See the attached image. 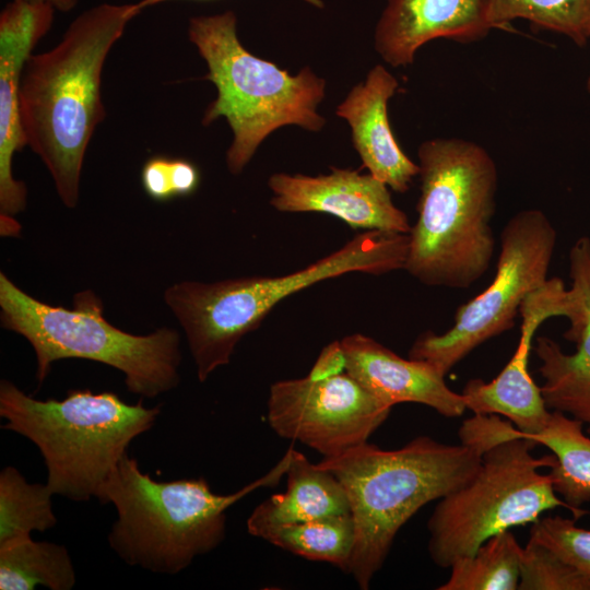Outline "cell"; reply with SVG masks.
<instances>
[{"mask_svg":"<svg viewBox=\"0 0 590 590\" xmlns=\"http://www.w3.org/2000/svg\"><path fill=\"white\" fill-rule=\"evenodd\" d=\"M270 204L281 212H320L352 228L409 234L406 214L392 201L389 187L358 170L332 168L328 175L278 173L268 180Z\"/></svg>","mask_w":590,"mask_h":590,"instance_id":"14","label":"cell"},{"mask_svg":"<svg viewBox=\"0 0 590 590\" xmlns=\"http://www.w3.org/2000/svg\"><path fill=\"white\" fill-rule=\"evenodd\" d=\"M160 414V405L129 404L111 391L73 389L61 400H38L10 380L0 381L1 427L37 447L47 486L73 502L97 498L130 444Z\"/></svg>","mask_w":590,"mask_h":590,"instance_id":"7","label":"cell"},{"mask_svg":"<svg viewBox=\"0 0 590 590\" xmlns=\"http://www.w3.org/2000/svg\"><path fill=\"white\" fill-rule=\"evenodd\" d=\"M398 85V80L377 64L351 90L335 114L349 122L363 167L393 191L405 192L420 166L402 151L389 123L388 102Z\"/></svg>","mask_w":590,"mask_h":590,"instance_id":"18","label":"cell"},{"mask_svg":"<svg viewBox=\"0 0 590 590\" xmlns=\"http://www.w3.org/2000/svg\"><path fill=\"white\" fill-rule=\"evenodd\" d=\"M75 582L73 562L62 544L30 536L0 547L1 590H70Z\"/></svg>","mask_w":590,"mask_h":590,"instance_id":"21","label":"cell"},{"mask_svg":"<svg viewBox=\"0 0 590 590\" xmlns=\"http://www.w3.org/2000/svg\"><path fill=\"white\" fill-rule=\"evenodd\" d=\"M346 371L320 380L286 379L270 387L269 426L323 458L367 442L391 412Z\"/></svg>","mask_w":590,"mask_h":590,"instance_id":"11","label":"cell"},{"mask_svg":"<svg viewBox=\"0 0 590 590\" xmlns=\"http://www.w3.org/2000/svg\"><path fill=\"white\" fill-rule=\"evenodd\" d=\"M483 452L473 442L449 445L418 436L396 450L367 441L318 462L346 493L354 523L346 573L361 589L369 588L404 523L424 505L468 483Z\"/></svg>","mask_w":590,"mask_h":590,"instance_id":"3","label":"cell"},{"mask_svg":"<svg viewBox=\"0 0 590 590\" xmlns=\"http://www.w3.org/2000/svg\"><path fill=\"white\" fill-rule=\"evenodd\" d=\"M519 436L545 446L556 457L550 475L557 495L570 507L581 509L590 502V436L583 424L563 412L551 411L544 428L536 434Z\"/></svg>","mask_w":590,"mask_h":590,"instance_id":"20","label":"cell"},{"mask_svg":"<svg viewBox=\"0 0 590 590\" xmlns=\"http://www.w3.org/2000/svg\"><path fill=\"white\" fill-rule=\"evenodd\" d=\"M586 3L587 0H488V15L494 28L508 31L511 21L523 19L583 45L588 39Z\"/></svg>","mask_w":590,"mask_h":590,"instance_id":"25","label":"cell"},{"mask_svg":"<svg viewBox=\"0 0 590 590\" xmlns=\"http://www.w3.org/2000/svg\"><path fill=\"white\" fill-rule=\"evenodd\" d=\"M519 590H590V581L547 546L528 541L522 550Z\"/></svg>","mask_w":590,"mask_h":590,"instance_id":"26","label":"cell"},{"mask_svg":"<svg viewBox=\"0 0 590 590\" xmlns=\"http://www.w3.org/2000/svg\"><path fill=\"white\" fill-rule=\"evenodd\" d=\"M56 9L45 2L11 0L0 12V215L26 206V187L13 177L15 153L26 145L21 115L20 85L33 48L49 32Z\"/></svg>","mask_w":590,"mask_h":590,"instance_id":"13","label":"cell"},{"mask_svg":"<svg viewBox=\"0 0 590 590\" xmlns=\"http://www.w3.org/2000/svg\"><path fill=\"white\" fill-rule=\"evenodd\" d=\"M345 368L344 350L341 341L337 340L321 350L307 377L312 380L326 379L344 373Z\"/></svg>","mask_w":590,"mask_h":590,"instance_id":"29","label":"cell"},{"mask_svg":"<svg viewBox=\"0 0 590 590\" xmlns=\"http://www.w3.org/2000/svg\"><path fill=\"white\" fill-rule=\"evenodd\" d=\"M409 235L366 231L343 247L281 276H243L203 283L181 281L163 295L181 326L197 378L205 381L231 362L236 345L287 296L346 273L380 275L404 269Z\"/></svg>","mask_w":590,"mask_h":590,"instance_id":"5","label":"cell"},{"mask_svg":"<svg viewBox=\"0 0 590 590\" xmlns=\"http://www.w3.org/2000/svg\"><path fill=\"white\" fill-rule=\"evenodd\" d=\"M345 371L388 406L420 403L446 417L461 416L467 409L461 393L452 391L436 367L403 358L375 339L353 333L341 340Z\"/></svg>","mask_w":590,"mask_h":590,"instance_id":"17","label":"cell"},{"mask_svg":"<svg viewBox=\"0 0 590 590\" xmlns=\"http://www.w3.org/2000/svg\"><path fill=\"white\" fill-rule=\"evenodd\" d=\"M286 475V491L268 497L248 517L249 534L256 536L271 526L350 514L349 499L339 479L294 448Z\"/></svg>","mask_w":590,"mask_h":590,"instance_id":"19","label":"cell"},{"mask_svg":"<svg viewBox=\"0 0 590 590\" xmlns=\"http://www.w3.org/2000/svg\"><path fill=\"white\" fill-rule=\"evenodd\" d=\"M523 547L510 530L487 539L472 555L457 559L438 590H517Z\"/></svg>","mask_w":590,"mask_h":590,"instance_id":"23","label":"cell"},{"mask_svg":"<svg viewBox=\"0 0 590 590\" xmlns=\"http://www.w3.org/2000/svg\"><path fill=\"white\" fill-rule=\"evenodd\" d=\"M27 1L48 3L52 5L56 9V11L63 12V13L73 10L79 2V0H27Z\"/></svg>","mask_w":590,"mask_h":590,"instance_id":"30","label":"cell"},{"mask_svg":"<svg viewBox=\"0 0 590 590\" xmlns=\"http://www.w3.org/2000/svg\"><path fill=\"white\" fill-rule=\"evenodd\" d=\"M462 425L486 450L475 475L440 498L427 522L428 553L437 566L450 568L491 536L532 524L557 507L568 509L576 520L587 514L558 497L550 473L539 472L553 467L556 457H534L538 444L519 436L511 422L474 414Z\"/></svg>","mask_w":590,"mask_h":590,"instance_id":"6","label":"cell"},{"mask_svg":"<svg viewBox=\"0 0 590 590\" xmlns=\"http://www.w3.org/2000/svg\"><path fill=\"white\" fill-rule=\"evenodd\" d=\"M575 521L560 516L540 517L531 526L529 541L547 546L590 581V530L577 527Z\"/></svg>","mask_w":590,"mask_h":590,"instance_id":"27","label":"cell"},{"mask_svg":"<svg viewBox=\"0 0 590 590\" xmlns=\"http://www.w3.org/2000/svg\"><path fill=\"white\" fill-rule=\"evenodd\" d=\"M166 1H170V0H140V1L134 2V3H135L137 9L139 10V12L141 13L144 9H146L149 7H153V5H156L158 3L166 2ZM303 1H305L308 4H310L312 7H316V8H322L323 7V1L322 0H303Z\"/></svg>","mask_w":590,"mask_h":590,"instance_id":"31","label":"cell"},{"mask_svg":"<svg viewBox=\"0 0 590 590\" xmlns=\"http://www.w3.org/2000/svg\"><path fill=\"white\" fill-rule=\"evenodd\" d=\"M233 11L193 16L188 38L205 60L208 73L217 91L206 107L202 123L224 117L233 140L226 152L231 174H240L261 142L275 129L297 125L319 131L324 118L317 106L324 96L326 83L309 67L296 75L250 54L237 36Z\"/></svg>","mask_w":590,"mask_h":590,"instance_id":"9","label":"cell"},{"mask_svg":"<svg viewBox=\"0 0 590 590\" xmlns=\"http://www.w3.org/2000/svg\"><path fill=\"white\" fill-rule=\"evenodd\" d=\"M292 447L264 475L235 493H214L203 477L156 481L135 458L126 455L97 498L111 504L117 518L108 545L127 565L176 575L225 539L226 510L260 487L276 485L286 474Z\"/></svg>","mask_w":590,"mask_h":590,"instance_id":"4","label":"cell"},{"mask_svg":"<svg viewBox=\"0 0 590 590\" xmlns=\"http://www.w3.org/2000/svg\"><path fill=\"white\" fill-rule=\"evenodd\" d=\"M54 493L46 483H30L14 467L0 472V547L56 527Z\"/></svg>","mask_w":590,"mask_h":590,"instance_id":"24","label":"cell"},{"mask_svg":"<svg viewBox=\"0 0 590 590\" xmlns=\"http://www.w3.org/2000/svg\"><path fill=\"white\" fill-rule=\"evenodd\" d=\"M417 156L421 196L404 270L426 286L468 288L495 251L496 163L481 144L460 138L427 140Z\"/></svg>","mask_w":590,"mask_h":590,"instance_id":"2","label":"cell"},{"mask_svg":"<svg viewBox=\"0 0 590 590\" xmlns=\"http://www.w3.org/2000/svg\"><path fill=\"white\" fill-rule=\"evenodd\" d=\"M570 290L578 312L569 320L564 338L575 344L565 353L548 337H538L533 347L541 364L542 396L551 411H559L586 425L590 436V238L579 237L568 255Z\"/></svg>","mask_w":590,"mask_h":590,"instance_id":"15","label":"cell"},{"mask_svg":"<svg viewBox=\"0 0 590 590\" xmlns=\"http://www.w3.org/2000/svg\"><path fill=\"white\" fill-rule=\"evenodd\" d=\"M585 34H586L587 38L590 37V0H587V3H586Z\"/></svg>","mask_w":590,"mask_h":590,"instance_id":"32","label":"cell"},{"mask_svg":"<svg viewBox=\"0 0 590 590\" xmlns=\"http://www.w3.org/2000/svg\"><path fill=\"white\" fill-rule=\"evenodd\" d=\"M556 240V229L543 211L527 209L512 215L500 234L489 285L458 307L453 326L445 333L418 335L409 357L427 362L446 376L479 345L509 331L523 299L548 280Z\"/></svg>","mask_w":590,"mask_h":590,"instance_id":"10","label":"cell"},{"mask_svg":"<svg viewBox=\"0 0 590 590\" xmlns=\"http://www.w3.org/2000/svg\"><path fill=\"white\" fill-rule=\"evenodd\" d=\"M587 91H588V93L590 95V76L587 80Z\"/></svg>","mask_w":590,"mask_h":590,"instance_id":"33","label":"cell"},{"mask_svg":"<svg viewBox=\"0 0 590 590\" xmlns=\"http://www.w3.org/2000/svg\"><path fill=\"white\" fill-rule=\"evenodd\" d=\"M144 192L154 201L166 202L192 194L200 184V172L190 161L155 155L141 169Z\"/></svg>","mask_w":590,"mask_h":590,"instance_id":"28","label":"cell"},{"mask_svg":"<svg viewBox=\"0 0 590 590\" xmlns=\"http://www.w3.org/2000/svg\"><path fill=\"white\" fill-rule=\"evenodd\" d=\"M494 26L488 0H388L375 31V48L392 67L413 62L426 43L483 39Z\"/></svg>","mask_w":590,"mask_h":590,"instance_id":"16","label":"cell"},{"mask_svg":"<svg viewBox=\"0 0 590 590\" xmlns=\"http://www.w3.org/2000/svg\"><path fill=\"white\" fill-rule=\"evenodd\" d=\"M578 305L570 288L559 278L548 279L522 302L520 338L516 352L489 382L471 379L461 394L474 414L505 416L523 435L541 432L551 414L539 387L528 370L529 354L538 328L548 318L570 320Z\"/></svg>","mask_w":590,"mask_h":590,"instance_id":"12","label":"cell"},{"mask_svg":"<svg viewBox=\"0 0 590 590\" xmlns=\"http://www.w3.org/2000/svg\"><path fill=\"white\" fill-rule=\"evenodd\" d=\"M256 538L309 560L332 564L346 573L354 546V523L351 514L338 515L267 527Z\"/></svg>","mask_w":590,"mask_h":590,"instance_id":"22","label":"cell"},{"mask_svg":"<svg viewBox=\"0 0 590 590\" xmlns=\"http://www.w3.org/2000/svg\"><path fill=\"white\" fill-rule=\"evenodd\" d=\"M0 320L5 330L22 335L36 356L40 386L55 362L87 359L110 366L125 376L130 393L155 398L180 382V335L163 327L132 334L108 322L101 298L91 290L73 296V307L43 303L0 272Z\"/></svg>","mask_w":590,"mask_h":590,"instance_id":"8","label":"cell"},{"mask_svg":"<svg viewBox=\"0 0 590 590\" xmlns=\"http://www.w3.org/2000/svg\"><path fill=\"white\" fill-rule=\"evenodd\" d=\"M135 3H101L80 13L50 50L31 55L20 85L26 145L50 173L62 203L79 202L84 156L106 111L102 73L113 46L139 14Z\"/></svg>","mask_w":590,"mask_h":590,"instance_id":"1","label":"cell"}]
</instances>
